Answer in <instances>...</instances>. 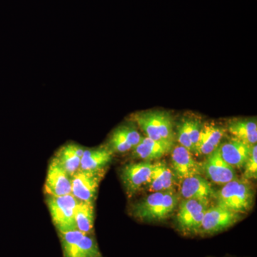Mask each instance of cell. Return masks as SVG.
Listing matches in <instances>:
<instances>
[{
    "label": "cell",
    "mask_w": 257,
    "mask_h": 257,
    "mask_svg": "<svg viewBox=\"0 0 257 257\" xmlns=\"http://www.w3.org/2000/svg\"><path fill=\"white\" fill-rule=\"evenodd\" d=\"M251 145L243 143L237 139H232L219 145V150L221 158L234 168L241 169L249 157Z\"/></svg>",
    "instance_id": "obj_13"
},
{
    "label": "cell",
    "mask_w": 257,
    "mask_h": 257,
    "mask_svg": "<svg viewBox=\"0 0 257 257\" xmlns=\"http://www.w3.org/2000/svg\"><path fill=\"white\" fill-rule=\"evenodd\" d=\"M187 122L189 138L192 142V146L194 147V152L197 154V143L199 141L202 125H201L200 121L197 119H187Z\"/></svg>",
    "instance_id": "obj_26"
},
{
    "label": "cell",
    "mask_w": 257,
    "mask_h": 257,
    "mask_svg": "<svg viewBox=\"0 0 257 257\" xmlns=\"http://www.w3.org/2000/svg\"><path fill=\"white\" fill-rule=\"evenodd\" d=\"M77 229L85 234H90L94 228L93 203L79 201L74 212Z\"/></svg>",
    "instance_id": "obj_21"
},
{
    "label": "cell",
    "mask_w": 257,
    "mask_h": 257,
    "mask_svg": "<svg viewBox=\"0 0 257 257\" xmlns=\"http://www.w3.org/2000/svg\"><path fill=\"white\" fill-rule=\"evenodd\" d=\"M229 132L235 139L247 144L256 145L257 124L256 119H237L231 121L228 126Z\"/></svg>",
    "instance_id": "obj_20"
},
{
    "label": "cell",
    "mask_w": 257,
    "mask_h": 257,
    "mask_svg": "<svg viewBox=\"0 0 257 257\" xmlns=\"http://www.w3.org/2000/svg\"><path fill=\"white\" fill-rule=\"evenodd\" d=\"M177 139H178L181 146L185 147L192 153H195L190 138H189L187 119L184 120L183 122L179 125L178 128H177Z\"/></svg>",
    "instance_id": "obj_24"
},
{
    "label": "cell",
    "mask_w": 257,
    "mask_h": 257,
    "mask_svg": "<svg viewBox=\"0 0 257 257\" xmlns=\"http://www.w3.org/2000/svg\"><path fill=\"white\" fill-rule=\"evenodd\" d=\"M243 177L246 179H256L257 177V147L256 145L251 147V152L247 161L245 163Z\"/></svg>",
    "instance_id": "obj_22"
},
{
    "label": "cell",
    "mask_w": 257,
    "mask_h": 257,
    "mask_svg": "<svg viewBox=\"0 0 257 257\" xmlns=\"http://www.w3.org/2000/svg\"><path fill=\"white\" fill-rule=\"evenodd\" d=\"M153 167L151 162L145 161L124 166L121 177L128 196L134 195L140 189L148 185Z\"/></svg>",
    "instance_id": "obj_8"
},
{
    "label": "cell",
    "mask_w": 257,
    "mask_h": 257,
    "mask_svg": "<svg viewBox=\"0 0 257 257\" xmlns=\"http://www.w3.org/2000/svg\"><path fill=\"white\" fill-rule=\"evenodd\" d=\"M224 128L213 124H205L201 128L197 154L209 155L219 147L224 136Z\"/></svg>",
    "instance_id": "obj_17"
},
{
    "label": "cell",
    "mask_w": 257,
    "mask_h": 257,
    "mask_svg": "<svg viewBox=\"0 0 257 257\" xmlns=\"http://www.w3.org/2000/svg\"><path fill=\"white\" fill-rule=\"evenodd\" d=\"M112 159L110 149L98 148L85 150L81 158L79 170L83 171H98L104 170Z\"/></svg>",
    "instance_id": "obj_18"
},
{
    "label": "cell",
    "mask_w": 257,
    "mask_h": 257,
    "mask_svg": "<svg viewBox=\"0 0 257 257\" xmlns=\"http://www.w3.org/2000/svg\"><path fill=\"white\" fill-rule=\"evenodd\" d=\"M104 170H79L72 177V193L78 201L94 202L99 183L104 177Z\"/></svg>",
    "instance_id": "obj_5"
},
{
    "label": "cell",
    "mask_w": 257,
    "mask_h": 257,
    "mask_svg": "<svg viewBox=\"0 0 257 257\" xmlns=\"http://www.w3.org/2000/svg\"><path fill=\"white\" fill-rule=\"evenodd\" d=\"M173 146L174 143L155 141L146 137L142 138L140 143L134 147L133 155L145 162H151L165 156L172 150Z\"/></svg>",
    "instance_id": "obj_14"
},
{
    "label": "cell",
    "mask_w": 257,
    "mask_h": 257,
    "mask_svg": "<svg viewBox=\"0 0 257 257\" xmlns=\"http://www.w3.org/2000/svg\"><path fill=\"white\" fill-rule=\"evenodd\" d=\"M143 137L133 126H119L111 134L109 145L111 152L123 153L133 150L141 141Z\"/></svg>",
    "instance_id": "obj_15"
},
{
    "label": "cell",
    "mask_w": 257,
    "mask_h": 257,
    "mask_svg": "<svg viewBox=\"0 0 257 257\" xmlns=\"http://www.w3.org/2000/svg\"><path fill=\"white\" fill-rule=\"evenodd\" d=\"M166 192H157L144 199L141 202L134 205L133 214L135 217L143 221L155 220L157 211L163 202Z\"/></svg>",
    "instance_id": "obj_19"
},
{
    "label": "cell",
    "mask_w": 257,
    "mask_h": 257,
    "mask_svg": "<svg viewBox=\"0 0 257 257\" xmlns=\"http://www.w3.org/2000/svg\"><path fill=\"white\" fill-rule=\"evenodd\" d=\"M159 167L163 181L164 192L172 191L174 185L175 184L176 175L175 172L167 167L165 162H158Z\"/></svg>",
    "instance_id": "obj_23"
},
{
    "label": "cell",
    "mask_w": 257,
    "mask_h": 257,
    "mask_svg": "<svg viewBox=\"0 0 257 257\" xmlns=\"http://www.w3.org/2000/svg\"><path fill=\"white\" fill-rule=\"evenodd\" d=\"M215 199L217 205L241 214L252 207L253 192L248 182L236 178L224 184L216 192Z\"/></svg>",
    "instance_id": "obj_2"
},
{
    "label": "cell",
    "mask_w": 257,
    "mask_h": 257,
    "mask_svg": "<svg viewBox=\"0 0 257 257\" xmlns=\"http://www.w3.org/2000/svg\"><path fill=\"white\" fill-rule=\"evenodd\" d=\"M240 213L229 210L220 206L207 208L198 233L214 234L226 229L239 221Z\"/></svg>",
    "instance_id": "obj_6"
},
{
    "label": "cell",
    "mask_w": 257,
    "mask_h": 257,
    "mask_svg": "<svg viewBox=\"0 0 257 257\" xmlns=\"http://www.w3.org/2000/svg\"><path fill=\"white\" fill-rule=\"evenodd\" d=\"M79 201L72 194L60 197L49 196L47 199L54 224L59 232L77 230L74 212Z\"/></svg>",
    "instance_id": "obj_3"
},
{
    "label": "cell",
    "mask_w": 257,
    "mask_h": 257,
    "mask_svg": "<svg viewBox=\"0 0 257 257\" xmlns=\"http://www.w3.org/2000/svg\"><path fill=\"white\" fill-rule=\"evenodd\" d=\"M209 202L197 199H186L181 204L177 223L185 232L198 233Z\"/></svg>",
    "instance_id": "obj_7"
},
{
    "label": "cell",
    "mask_w": 257,
    "mask_h": 257,
    "mask_svg": "<svg viewBox=\"0 0 257 257\" xmlns=\"http://www.w3.org/2000/svg\"><path fill=\"white\" fill-rule=\"evenodd\" d=\"M64 257H101L95 240L79 230L60 233Z\"/></svg>",
    "instance_id": "obj_4"
},
{
    "label": "cell",
    "mask_w": 257,
    "mask_h": 257,
    "mask_svg": "<svg viewBox=\"0 0 257 257\" xmlns=\"http://www.w3.org/2000/svg\"><path fill=\"white\" fill-rule=\"evenodd\" d=\"M134 120L147 138L158 142L174 143L173 119L170 113L163 111H148L134 115Z\"/></svg>",
    "instance_id": "obj_1"
},
{
    "label": "cell",
    "mask_w": 257,
    "mask_h": 257,
    "mask_svg": "<svg viewBox=\"0 0 257 257\" xmlns=\"http://www.w3.org/2000/svg\"><path fill=\"white\" fill-rule=\"evenodd\" d=\"M45 191L49 196L60 197L72 193V177L52 159L47 171Z\"/></svg>",
    "instance_id": "obj_9"
},
{
    "label": "cell",
    "mask_w": 257,
    "mask_h": 257,
    "mask_svg": "<svg viewBox=\"0 0 257 257\" xmlns=\"http://www.w3.org/2000/svg\"><path fill=\"white\" fill-rule=\"evenodd\" d=\"M202 166L203 171L214 183L225 184L236 179L234 167L221 158L219 148L208 155Z\"/></svg>",
    "instance_id": "obj_10"
},
{
    "label": "cell",
    "mask_w": 257,
    "mask_h": 257,
    "mask_svg": "<svg viewBox=\"0 0 257 257\" xmlns=\"http://www.w3.org/2000/svg\"><path fill=\"white\" fill-rule=\"evenodd\" d=\"M84 150L78 145L69 144L65 145L56 154L54 159L71 177L79 170L81 158Z\"/></svg>",
    "instance_id": "obj_16"
},
{
    "label": "cell",
    "mask_w": 257,
    "mask_h": 257,
    "mask_svg": "<svg viewBox=\"0 0 257 257\" xmlns=\"http://www.w3.org/2000/svg\"><path fill=\"white\" fill-rule=\"evenodd\" d=\"M181 195L185 199L209 202L211 198H215L216 192L207 179L197 175L182 179Z\"/></svg>",
    "instance_id": "obj_12"
},
{
    "label": "cell",
    "mask_w": 257,
    "mask_h": 257,
    "mask_svg": "<svg viewBox=\"0 0 257 257\" xmlns=\"http://www.w3.org/2000/svg\"><path fill=\"white\" fill-rule=\"evenodd\" d=\"M172 165L176 177L181 179L200 175L203 172L202 164L194 160L192 152L181 145L172 148Z\"/></svg>",
    "instance_id": "obj_11"
},
{
    "label": "cell",
    "mask_w": 257,
    "mask_h": 257,
    "mask_svg": "<svg viewBox=\"0 0 257 257\" xmlns=\"http://www.w3.org/2000/svg\"><path fill=\"white\" fill-rule=\"evenodd\" d=\"M147 186H148L150 191H151L152 193L164 192L163 181H162V176H161L158 162L154 164L151 177H150V182H149Z\"/></svg>",
    "instance_id": "obj_25"
}]
</instances>
